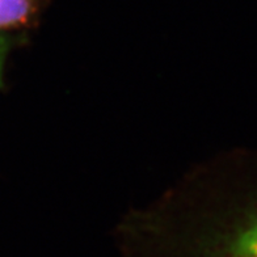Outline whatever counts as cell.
Returning a JSON list of instances; mask_svg holds the SVG:
<instances>
[{
  "instance_id": "cell-2",
  "label": "cell",
  "mask_w": 257,
  "mask_h": 257,
  "mask_svg": "<svg viewBox=\"0 0 257 257\" xmlns=\"http://www.w3.org/2000/svg\"><path fill=\"white\" fill-rule=\"evenodd\" d=\"M37 11L38 0H0V32L24 27Z\"/></svg>"
},
{
  "instance_id": "cell-3",
  "label": "cell",
  "mask_w": 257,
  "mask_h": 257,
  "mask_svg": "<svg viewBox=\"0 0 257 257\" xmlns=\"http://www.w3.org/2000/svg\"><path fill=\"white\" fill-rule=\"evenodd\" d=\"M4 42L0 40V75H2V70H3V62H4Z\"/></svg>"
},
{
  "instance_id": "cell-1",
  "label": "cell",
  "mask_w": 257,
  "mask_h": 257,
  "mask_svg": "<svg viewBox=\"0 0 257 257\" xmlns=\"http://www.w3.org/2000/svg\"><path fill=\"white\" fill-rule=\"evenodd\" d=\"M224 257H257V207L230 236Z\"/></svg>"
}]
</instances>
